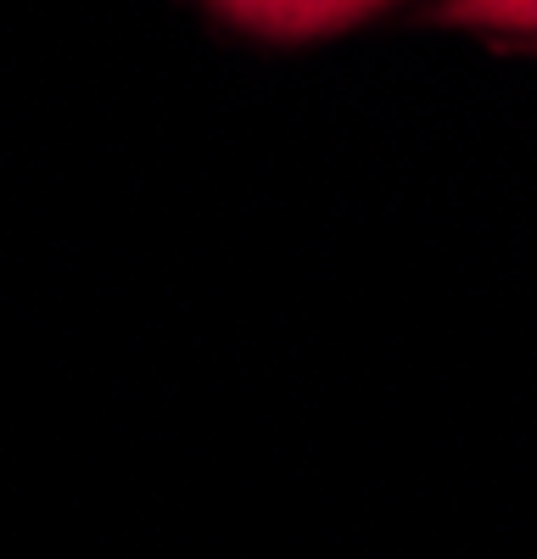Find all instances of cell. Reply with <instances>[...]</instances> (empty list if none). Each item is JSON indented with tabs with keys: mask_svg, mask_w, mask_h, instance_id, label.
<instances>
[{
	"mask_svg": "<svg viewBox=\"0 0 537 559\" xmlns=\"http://www.w3.org/2000/svg\"><path fill=\"white\" fill-rule=\"evenodd\" d=\"M213 7L230 23L268 39H313V34L358 23L365 12H381L392 0H213Z\"/></svg>",
	"mask_w": 537,
	"mask_h": 559,
	"instance_id": "cell-1",
	"label": "cell"
},
{
	"mask_svg": "<svg viewBox=\"0 0 537 559\" xmlns=\"http://www.w3.org/2000/svg\"><path fill=\"white\" fill-rule=\"evenodd\" d=\"M442 17L481 28H537V0H448Z\"/></svg>",
	"mask_w": 537,
	"mask_h": 559,
	"instance_id": "cell-2",
	"label": "cell"
}]
</instances>
